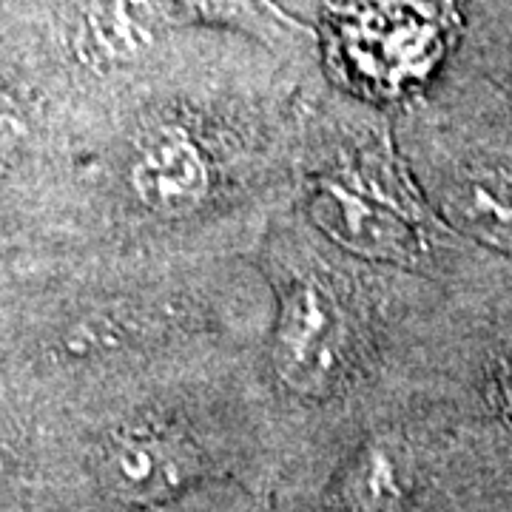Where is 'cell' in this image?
Returning <instances> with one entry per match:
<instances>
[{
    "label": "cell",
    "instance_id": "ba28073f",
    "mask_svg": "<svg viewBox=\"0 0 512 512\" xmlns=\"http://www.w3.org/2000/svg\"><path fill=\"white\" fill-rule=\"evenodd\" d=\"M180 3L185 9L205 15V18H220V20H245L254 18V0H171Z\"/></svg>",
    "mask_w": 512,
    "mask_h": 512
},
{
    "label": "cell",
    "instance_id": "52a82bcc",
    "mask_svg": "<svg viewBox=\"0 0 512 512\" xmlns=\"http://www.w3.org/2000/svg\"><path fill=\"white\" fill-rule=\"evenodd\" d=\"M407 470L396 447H370L353 473V507L356 512H396L404 498Z\"/></svg>",
    "mask_w": 512,
    "mask_h": 512
},
{
    "label": "cell",
    "instance_id": "6da1fadb",
    "mask_svg": "<svg viewBox=\"0 0 512 512\" xmlns=\"http://www.w3.org/2000/svg\"><path fill=\"white\" fill-rule=\"evenodd\" d=\"M308 211L336 245L373 262H416L424 248L419 208L390 157L365 154L316 180Z\"/></svg>",
    "mask_w": 512,
    "mask_h": 512
},
{
    "label": "cell",
    "instance_id": "5b68a950",
    "mask_svg": "<svg viewBox=\"0 0 512 512\" xmlns=\"http://www.w3.org/2000/svg\"><path fill=\"white\" fill-rule=\"evenodd\" d=\"M154 37L148 0H86L80 15V52L94 63H123Z\"/></svg>",
    "mask_w": 512,
    "mask_h": 512
},
{
    "label": "cell",
    "instance_id": "277c9868",
    "mask_svg": "<svg viewBox=\"0 0 512 512\" xmlns=\"http://www.w3.org/2000/svg\"><path fill=\"white\" fill-rule=\"evenodd\" d=\"M100 476L117 498L163 501L197 476L191 444L160 427H128L103 447Z\"/></svg>",
    "mask_w": 512,
    "mask_h": 512
},
{
    "label": "cell",
    "instance_id": "8992f818",
    "mask_svg": "<svg viewBox=\"0 0 512 512\" xmlns=\"http://www.w3.org/2000/svg\"><path fill=\"white\" fill-rule=\"evenodd\" d=\"M450 208L470 234L512 251V191L493 180H467L450 197Z\"/></svg>",
    "mask_w": 512,
    "mask_h": 512
},
{
    "label": "cell",
    "instance_id": "7a4b0ae2",
    "mask_svg": "<svg viewBox=\"0 0 512 512\" xmlns=\"http://www.w3.org/2000/svg\"><path fill=\"white\" fill-rule=\"evenodd\" d=\"M271 356L282 384L305 399H325L345 382L353 356V322L325 276L299 274L285 285Z\"/></svg>",
    "mask_w": 512,
    "mask_h": 512
},
{
    "label": "cell",
    "instance_id": "3957f363",
    "mask_svg": "<svg viewBox=\"0 0 512 512\" xmlns=\"http://www.w3.org/2000/svg\"><path fill=\"white\" fill-rule=\"evenodd\" d=\"M128 183L137 200L160 217H188L211 197V163L191 131L163 126L140 143Z\"/></svg>",
    "mask_w": 512,
    "mask_h": 512
},
{
    "label": "cell",
    "instance_id": "9c48e42d",
    "mask_svg": "<svg viewBox=\"0 0 512 512\" xmlns=\"http://www.w3.org/2000/svg\"><path fill=\"white\" fill-rule=\"evenodd\" d=\"M495 393H498V404H501L504 416L512 421V350H510V356L501 362V367H498V384H495Z\"/></svg>",
    "mask_w": 512,
    "mask_h": 512
}]
</instances>
